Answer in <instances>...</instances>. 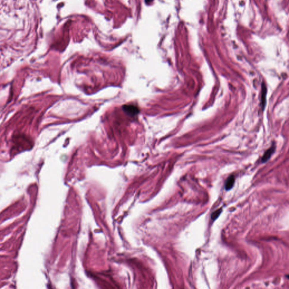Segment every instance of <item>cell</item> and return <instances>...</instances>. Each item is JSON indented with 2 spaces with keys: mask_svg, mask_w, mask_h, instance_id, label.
I'll return each mask as SVG.
<instances>
[{
  "mask_svg": "<svg viewBox=\"0 0 289 289\" xmlns=\"http://www.w3.org/2000/svg\"><path fill=\"white\" fill-rule=\"evenodd\" d=\"M123 109L127 114L130 116L136 115L139 112V110L138 107L133 105H128L123 106Z\"/></svg>",
  "mask_w": 289,
  "mask_h": 289,
  "instance_id": "6da1fadb",
  "label": "cell"
},
{
  "mask_svg": "<svg viewBox=\"0 0 289 289\" xmlns=\"http://www.w3.org/2000/svg\"><path fill=\"white\" fill-rule=\"evenodd\" d=\"M222 212V208H220L217 210L215 211L212 215H211V218L213 220H215L220 215L221 213Z\"/></svg>",
  "mask_w": 289,
  "mask_h": 289,
  "instance_id": "5b68a950",
  "label": "cell"
},
{
  "mask_svg": "<svg viewBox=\"0 0 289 289\" xmlns=\"http://www.w3.org/2000/svg\"><path fill=\"white\" fill-rule=\"evenodd\" d=\"M234 182H235L234 177L233 176H230L226 180V184H225V189L226 190H229L231 189L234 186Z\"/></svg>",
  "mask_w": 289,
  "mask_h": 289,
  "instance_id": "277c9868",
  "label": "cell"
},
{
  "mask_svg": "<svg viewBox=\"0 0 289 289\" xmlns=\"http://www.w3.org/2000/svg\"><path fill=\"white\" fill-rule=\"evenodd\" d=\"M262 99H261V106L263 109H264L266 104V96H267V88L264 83L262 85Z\"/></svg>",
  "mask_w": 289,
  "mask_h": 289,
  "instance_id": "3957f363",
  "label": "cell"
},
{
  "mask_svg": "<svg viewBox=\"0 0 289 289\" xmlns=\"http://www.w3.org/2000/svg\"><path fill=\"white\" fill-rule=\"evenodd\" d=\"M275 149L276 147L274 146H273L271 147H270L268 150H267L264 153V154L263 155V158H262V162L263 163H265L266 162H267L268 160L270 159L271 157L272 156V155L273 154L274 151H275Z\"/></svg>",
  "mask_w": 289,
  "mask_h": 289,
  "instance_id": "7a4b0ae2",
  "label": "cell"
}]
</instances>
